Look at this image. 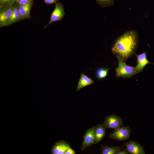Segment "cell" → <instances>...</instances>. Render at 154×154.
Here are the masks:
<instances>
[{"label":"cell","mask_w":154,"mask_h":154,"mask_svg":"<svg viewBox=\"0 0 154 154\" xmlns=\"http://www.w3.org/2000/svg\"><path fill=\"white\" fill-rule=\"evenodd\" d=\"M33 1V0H17L16 3L19 5H23L29 3Z\"/></svg>","instance_id":"d6986e66"},{"label":"cell","mask_w":154,"mask_h":154,"mask_svg":"<svg viewBox=\"0 0 154 154\" xmlns=\"http://www.w3.org/2000/svg\"><path fill=\"white\" fill-rule=\"evenodd\" d=\"M123 123L122 119L119 116L113 114L106 116L102 124L106 129H115L122 126Z\"/></svg>","instance_id":"277c9868"},{"label":"cell","mask_w":154,"mask_h":154,"mask_svg":"<svg viewBox=\"0 0 154 154\" xmlns=\"http://www.w3.org/2000/svg\"><path fill=\"white\" fill-rule=\"evenodd\" d=\"M75 152L71 147L68 148L65 151L64 154H75Z\"/></svg>","instance_id":"44dd1931"},{"label":"cell","mask_w":154,"mask_h":154,"mask_svg":"<svg viewBox=\"0 0 154 154\" xmlns=\"http://www.w3.org/2000/svg\"><path fill=\"white\" fill-rule=\"evenodd\" d=\"M106 133V128L102 124H99L96 126L94 133L95 144L100 142L105 137Z\"/></svg>","instance_id":"4fadbf2b"},{"label":"cell","mask_w":154,"mask_h":154,"mask_svg":"<svg viewBox=\"0 0 154 154\" xmlns=\"http://www.w3.org/2000/svg\"><path fill=\"white\" fill-rule=\"evenodd\" d=\"M129 154V152L126 148L125 149L121 150L117 154Z\"/></svg>","instance_id":"7402d4cb"},{"label":"cell","mask_w":154,"mask_h":154,"mask_svg":"<svg viewBox=\"0 0 154 154\" xmlns=\"http://www.w3.org/2000/svg\"><path fill=\"white\" fill-rule=\"evenodd\" d=\"M131 129L129 126H122L114 129V131L110 133L109 137L112 139L119 141H123L130 137Z\"/></svg>","instance_id":"3957f363"},{"label":"cell","mask_w":154,"mask_h":154,"mask_svg":"<svg viewBox=\"0 0 154 154\" xmlns=\"http://www.w3.org/2000/svg\"><path fill=\"white\" fill-rule=\"evenodd\" d=\"M11 6L13 10V13L9 22L8 26L22 20L19 11V5L16 3Z\"/></svg>","instance_id":"7c38bea8"},{"label":"cell","mask_w":154,"mask_h":154,"mask_svg":"<svg viewBox=\"0 0 154 154\" xmlns=\"http://www.w3.org/2000/svg\"><path fill=\"white\" fill-rule=\"evenodd\" d=\"M70 143L64 141H59L53 146L52 153L53 154H64L66 150L70 147Z\"/></svg>","instance_id":"30bf717a"},{"label":"cell","mask_w":154,"mask_h":154,"mask_svg":"<svg viewBox=\"0 0 154 154\" xmlns=\"http://www.w3.org/2000/svg\"><path fill=\"white\" fill-rule=\"evenodd\" d=\"M96 126H93L87 129L83 136V139L81 147V150L87 148L95 143V131Z\"/></svg>","instance_id":"8992f818"},{"label":"cell","mask_w":154,"mask_h":154,"mask_svg":"<svg viewBox=\"0 0 154 154\" xmlns=\"http://www.w3.org/2000/svg\"><path fill=\"white\" fill-rule=\"evenodd\" d=\"M147 53L144 52L143 53L137 55L135 54L137 59V64L135 67V70L138 72H142V70L145 66L149 64H154V63L150 62L147 60L146 56Z\"/></svg>","instance_id":"9c48e42d"},{"label":"cell","mask_w":154,"mask_h":154,"mask_svg":"<svg viewBox=\"0 0 154 154\" xmlns=\"http://www.w3.org/2000/svg\"><path fill=\"white\" fill-rule=\"evenodd\" d=\"M97 3L103 8L113 6L114 4V0H95Z\"/></svg>","instance_id":"e0dca14e"},{"label":"cell","mask_w":154,"mask_h":154,"mask_svg":"<svg viewBox=\"0 0 154 154\" xmlns=\"http://www.w3.org/2000/svg\"><path fill=\"white\" fill-rule=\"evenodd\" d=\"M94 82H95L91 78L82 73H81L80 79L77 84V91H78L83 88L92 84Z\"/></svg>","instance_id":"5bb4252c"},{"label":"cell","mask_w":154,"mask_h":154,"mask_svg":"<svg viewBox=\"0 0 154 154\" xmlns=\"http://www.w3.org/2000/svg\"><path fill=\"white\" fill-rule=\"evenodd\" d=\"M123 147L127 149L129 154H145L143 147L137 141H131L125 143Z\"/></svg>","instance_id":"ba28073f"},{"label":"cell","mask_w":154,"mask_h":154,"mask_svg":"<svg viewBox=\"0 0 154 154\" xmlns=\"http://www.w3.org/2000/svg\"><path fill=\"white\" fill-rule=\"evenodd\" d=\"M100 145L102 148L101 154H117L123 147V146L121 147H110L104 145L102 144Z\"/></svg>","instance_id":"9a60e30c"},{"label":"cell","mask_w":154,"mask_h":154,"mask_svg":"<svg viewBox=\"0 0 154 154\" xmlns=\"http://www.w3.org/2000/svg\"><path fill=\"white\" fill-rule=\"evenodd\" d=\"M66 14L63 6L60 2L55 3V6L53 12L51 14L50 21L48 24L44 27L46 28L48 25L56 21L61 20Z\"/></svg>","instance_id":"5b68a950"},{"label":"cell","mask_w":154,"mask_h":154,"mask_svg":"<svg viewBox=\"0 0 154 154\" xmlns=\"http://www.w3.org/2000/svg\"><path fill=\"white\" fill-rule=\"evenodd\" d=\"M109 67L107 68H100L98 69L96 71V76L99 79H103L107 76Z\"/></svg>","instance_id":"2e32d148"},{"label":"cell","mask_w":154,"mask_h":154,"mask_svg":"<svg viewBox=\"0 0 154 154\" xmlns=\"http://www.w3.org/2000/svg\"><path fill=\"white\" fill-rule=\"evenodd\" d=\"M33 4L34 1H33L25 5H19V10L22 20L31 18L30 11Z\"/></svg>","instance_id":"8fae6325"},{"label":"cell","mask_w":154,"mask_h":154,"mask_svg":"<svg viewBox=\"0 0 154 154\" xmlns=\"http://www.w3.org/2000/svg\"><path fill=\"white\" fill-rule=\"evenodd\" d=\"M44 3L46 4H51L56 3L59 0H43Z\"/></svg>","instance_id":"ffe728a7"},{"label":"cell","mask_w":154,"mask_h":154,"mask_svg":"<svg viewBox=\"0 0 154 154\" xmlns=\"http://www.w3.org/2000/svg\"><path fill=\"white\" fill-rule=\"evenodd\" d=\"M13 13L12 6L0 7V27L8 26Z\"/></svg>","instance_id":"52a82bcc"},{"label":"cell","mask_w":154,"mask_h":154,"mask_svg":"<svg viewBox=\"0 0 154 154\" xmlns=\"http://www.w3.org/2000/svg\"><path fill=\"white\" fill-rule=\"evenodd\" d=\"M118 66L116 70V77L123 78H131L138 72L135 67L127 65L125 62L118 56Z\"/></svg>","instance_id":"7a4b0ae2"},{"label":"cell","mask_w":154,"mask_h":154,"mask_svg":"<svg viewBox=\"0 0 154 154\" xmlns=\"http://www.w3.org/2000/svg\"><path fill=\"white\" fill-rule=\"evenodd\" d=\"M139 36L135 30L127 31L117 38L112 48L113 53L124 62L135 54L139 43Z\"/></svg>","instance_id":"6da1fadb"},{"label":"cell","mask_w":154,"mask_h":154,"mask_svg":"<svg viewBox=\"0 0 154 154\" xmlns=\"http://www.w3.org/2000/svg\"><path fill=\"white\" fill-rule=\"evenodd\" d=\"M16 2L17 0H0V7L11 6Z\"/></svg>","instance_id":"ac0fdd59"}]
</instances>
